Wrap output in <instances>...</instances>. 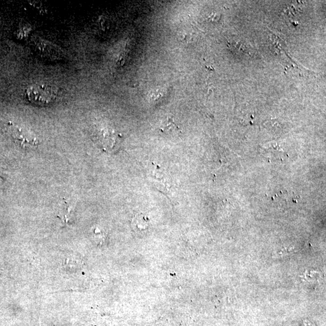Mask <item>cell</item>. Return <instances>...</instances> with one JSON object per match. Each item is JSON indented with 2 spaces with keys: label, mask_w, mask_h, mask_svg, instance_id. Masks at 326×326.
<instances>
[{
  "label": "cell",
  "mask_w": 326,
  "mask_h": 326,
  "mask_svg": "<svg viewBox=\"0 0 326 326\" xmlns=\"http://www.w3.org/2000/svg\"><path fill=\"white\" fill-rule=\"evenodd\" d=\"M58 89L46 84H36L29 87L26 95L29 101L38 106L50 104L57 98Z\"/></svg>",
  "instance_id": "6da1fadb"
},
{
  "label": "cell",
  "mask_w": 326,
  "mask_h": 326,
  "mask_svg": "<svg viewBox=\"0 0 326 326\" xmlns=\"http://www.w3.org/2000/svg\"><path fill=\"white\" fill-rule=\"evenodd\" d=\"M6 131L15 143L23 149L37 147L39 144L38 138L32 132L14 123L9 122L7 124Z\"/></svg>",
  "instance_id": "7a4b0ae2"
},
{
  "label": "cell",
  "mask_w": 326,
  "mask_h": 326,
  "mask_svg": "<svg viewBox=\"0 0 326 326\" xmlns=\"http://www.w3.org/2000/svg\"><path fill=\"white\" fill-rule=\"evenodd\" d=\"M98 142L103 150L110 152L113 150L115 148L116 139L114 132H111L110 130L103 129L102 131L98 132L97 136Z\"/></svg>",
  "instance_id": "3957f363"
},
{
  "label": "cell",
  "mask_w": 326,
  "mask_h": 326,
  "mask_svg": "<svg viewBox=\"0 0 326 326\" xmlns=\"http://www.w3.org/2000/svg\"><path fill=\"white\" fill-rule=\"evenodd\" d=\"M131 227L137 234L148 231L150 227L149 217L143 213H139L135 216L131 222Z\"/></svg>",
  "instance_id": "277c9868"
},
{
  "label": "cell",
  "mask_w": 326,
  "mask_h": 326,
  "mask_svg": "<svg viewBox=\"0 0 326 326\" xmlns=\"http://www.w3.org/2000/svg\"><path fill=\"white\" fill-rule=\"evenodd\" d=\"M161 129L162 130L163 132H177L179 131V128L174 122L173 118H169V117H168L166 120L163 123L162 126H161Z\"/></svg>",
  "instance_id": "5b68a950"
}]
</instances>
